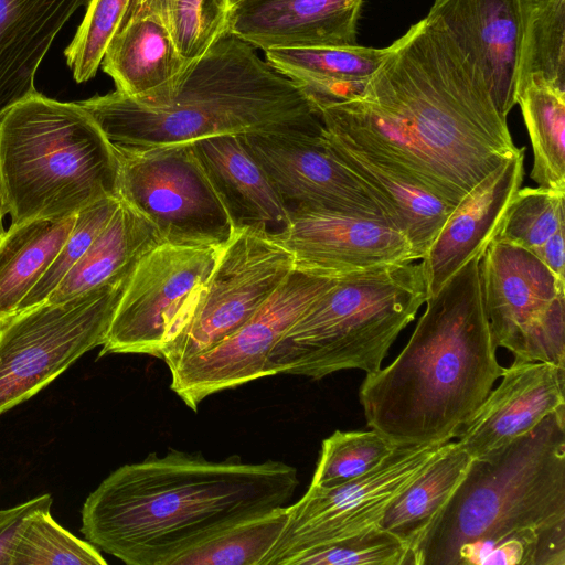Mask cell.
<instances>
[{"label": "cell", "instance_id": "obj_1", "mask_svg": "<svg viewBox=\"0 0 565 565\" xmlns=\"http://www.w3.org/2000/svg\"><path fill=\"white\" fill-rule=\"evenodd\" d=\"M328 132L371 150L456 206L518 148L477 65L427 14L358 94L317 106Z\"/></svg>", "mask_w": 565, "mask_h": 565}, {"label": "cell", "instance_id": "obj_2", "mask_svg": "<svg viewBox=\"0 0 565 565\" xmlns=\"http://www.w3.org/2000/svg\"><path fill=\"white\" fill-rule=\"evenodd\" d=\"M298 484L297 468L279 460L152 452L114 470L87 497L81 531L128 565H172L233 524L287 505Z\"/></svg>", "mask_w": 565, "mask_h": 565}, {"label": "cell", "instance_id": "obj_3", "mask_svg": "<svg viewBox=\"0 0 565 565\" xmlns=\"http://www.w3.org/2000/svg\"><path fill=\"white\" fill-rule=\"evenodd\" d=\"M483 253L426 298L403 350L360 386L367 427L397 447L456 439L501 376L480 284Z\"/></svg>", "mask_w": 565, "mask_h": 565}, {"label": "cell", "instance_id": "obj_4", "mask_svg": "<svg viewBox=\"0 0 565 565\" xmlns=\"http://www.w3.org/2000/svg\"><path fill=\"white\" fill-rule=\"evenodd\" d=\"M521 540L537 565H565V406L534 429L472 458L444 509L413 546V565L480 564Z\"/></svg>", "mask_w": 565, "mask_h": 565}, {"label": "cell", "instance_id": "obj_5", "mask_svg": "<svg viewBox=\"0 0 565 565\" xmlns=\"http://www.w3.org/2000/svg\"><path fill=\"white\" fill-rule=\"evenodd\" d=\"M230 32L190 64L169 102L146 105L116 89L78 102L108 140L126 147L193 142L221 135L318 131L301 86Z\"/></svg>", "mask_w": 565, "mask_h": 565}, {"label": "cell", "instance_id": "obj_6", "mask_svg": "<svg viewBox=\"0 0 565 565\" xmlns=\"http://www.w3.org/2000/svg\"><path fill=\"white\" fill-rule=\"evenodd\" d=\"M117 182L113 142L78 102L35 92L0 116V198L13 224L71 217L117 195Z\"/></svg>", "mask_w": 565, "mask_h": 565}, {"label": "cell", "instance_id": "obj_7", "mask_svg": "<svg viewBox=\"0 0 565 565\" xmlns=\"http://www.w3.org/2000/svg\"><path fill=\"white\" fill-rule=\"evenodd\" d=\"M426 298L420 263L338 277L278 341L269 374L321 380L344 370L375 373Z\"/></svg>", "mask_w": 565, "mask_h": 565}, {"label": "cell", "instance_id": "obj_8", "mask_svg": "<svg viewBox=\"0 0 565 565\" xmlns=\"http://www.w3.org/2000/svg\"><path fill=\"white\" fill-rule=\"evenodd\" d=\"M295 269L271 231L236 226L206 282L170 324L160 349L169 370L237 331Z\"/></svg>", "mask_w": 565, "mask_h": 565}, {"label": "cell", "instance_id": "obj_9", "mask_svg": "<svg viewBox=\"0 0 565 565\" xmlns=\"http://www.w3.org/2000/svg\"><path fill=\"white\" fill-rule=\"evenodd\" d=\"M131 275L61 302L44 301L0 323V414L104 343Z\"/></svg>", "mask_w": 565, "mask_h": 565}, {"label": "cell", "instance_id": "obj_10", "mask_svg": "<svg viewBox=\"0 0 565 565\" xmlns=\"http://www.w3.org/2000/svg\"><path fill=\"white\" fill-rule=\"evenodd\" d=\"M117 195L146 216L162 242L223 246L236 227L194 143L115 145Z\"/></svg>", "mask_w": 565, "mask_h": 565}, {"label": "cell", "instance_id": "obj_11", "mask_svg": "<svg viewBox=\"0 0 565 565\" xmlns=\"http://www.w3.org/2000/svg\"><path fill=\"white\" fill-rule=\"evenodd\" d=\"M479 275L495 345L515 362L565 367V284L532 252L494 238Z\"/></svg>", "mask_w": 565, "mask_h": 565}, {"label": "cell", "instance_id": "obj_12", "mask_svg": "<svg viewBox=\"0 0 565 565\" xmlns=\"http://www.w3.org/2000/svg\"><path fill=\"white\" fill-rule=\"evenodd\" d=\"M451 441L397 447L377 467L348 482L333 487L309 484L296 503L286 507L285 525L263 565H285L302 551L380 525L392 501Z\"/></svg>", "mask_w": 565, "mask_h": 565}, {"label": "cell", "instance_id": "obj_13", "mask_svg": "<svg viewBox=\"0 0 565 565\" xmlns=\"http://www.w3.org/2000/svg\"><path fill=\"white\" fill-rule=\"evenodd\" d=\"M337 279L295 268L231 337L170 369V388L196 412L213 394L270 376L269 356L278 341Z\"/></svg>", "mask_w": 565, "mask_h": 565}, {"label": "cell", "instance_id": "obj_14", "mask_svg": "<svg viewBox=\"0 0 565 565\" xmlns=\"http://www.w3.org/2000/svg\"><path fill=\"white\" fill-rule=\"evenodd\" d=\"M223 246L162 242L149 250L134 269L99 356L146 354L159 358L170 324L206 282Z\"/></svg>", "mask_w": 565, "mask_h": 565}, {"label": "cell", "instance_id": "obj_15", "mask_svg": "<svg viewBox=\"0 0 565 565\" xmlns=\"http://www.w3.org/2000/svg\"><path fill=\"white\" fill-rule=\"evenodd\" d=\"M289 210L305 207L388 220L377 201L318 131L241 135Z\"/></svg>", "mask_w": 565, "mask_h": 565}, {"label": "cell", "instance_id": "obj_16", "mask_svg": "<svg viewBox=\"0 0 565 565\" xmlns=\"http://www.w3.org/2000/svg\"><path fill=\"white\" fill-rule=\"evenodd\" d=\"M271 234L291 253L296 269L321 276L417 260L406 236L381 216L295 207Z\"/></svg>", "mask_w": 565, "mask_h": 565}, {"label": "cell", "instance_id": "obj_17", "mask_svg": "<svg viewBox=\"0 0 565 565\" xmlns=\"http://www.w3.org/2000/svg\"><path fill=\"white\" fill-rule=\"evenodd\" d=\"M500 379L456 438L471 458L529 433L548 414L565 406L563 366L513 361L503 367Z\"/></svg>", "mask_w": 565, "mask_h": 565}, {"label": "cell", "instance_id": "obj_18", "mask_svg": "<svg viewBox=\"0 0 565 565\" xmlns=\"http://www.w3.org/2000/svg\"><path fill=\"white\" fill-rule=\"evenodd\" d=\"M522 147L477 183L452 209L420 259L427 297L435 295L497 235L524 175Z\"/></svg>", "mask_w": 565, "mask_h": 565}, {"label": "cell", "instance_id": "obj_19", "mask_svg": "<svg viewBox=\"0 0 565 565\" xmlns=\"http://www.w3.org/2000/svg\"><path fill=\"white\" fill-rule=\"evenodd\" d=\"M364 0H245L227 32L256 50L356 44Z\"/></svg>", "mask_w": 565, "mask_h": 565}, {"label": "cell", "instance_id": "obj_20", "mask_svg": "<svg viewBox=\"0 0 565 565\" xmlns=\"http://www.w3.org/2000/svg\"><path fill=\"white\" fill-rule=\"evenodd\" d=\"M427 14L479 67L498 111L507 117L516 105V0H434Z\"/></svg>", "mask_w": 565, "mask_h": 565}, {"label": "cell", "instance_id": "obj_21", "mask_svg": "<svg viewBox=\"0 0 565 565\" xmlns=\"http://www.w3.org/2000/svg\"><path fill=\"white\" fill-rule=\"evenodd\" d=\"M190 64L164 21L130 3L105 50L100 67L120 94L141 104L161 105L174 95Z\"/></svg>", "mask_w": 565, "mask_h": 565}, {"label": "cell", "instance_id": "obj_22", "mask_svg": "<svg viewBox=\"0 0 565 565\" xmlns=\"http://www.w3.org/2000/svg\"><path fill=\"white\" fill-rule=\"evenodd\" d=\"M321 134L332 152L382 206L388 221L406 236L417 260L423 259L455 206L380 154L323 127Z\"/></svg>", "mask_w": 565, "mask_h": 565}, {"label": "cell", "instance_id": "obj_23", "mask_svg": "<svg viewBox=\"0 0 565 565\" xmlns=\"http://www.w3.org/2000/svg\"><path fill=\"white\" fill-rule=\"evenodd\" d=\"M88 0H0V116L36 92L55 38Z\"/></svg>", "mask_w": 565, "mask_h": 565}, {"label": "cell", "instance_id": "obj_24", "mask_svg": "<svg viewBox=\"0 0 565 565\" xmlns=\"http://www.w3.org/2000/svg\"><path fill=\"white\" fill-rule=\"evenodd\" d=\"M206 172L222 194L236 226H284L289 207L241 135L193 141ZM269 230V228H268Z\"/></svg>", "mask_w": 565, "mask_h": 565}, {"label": "cell", "instance_id": "obj_25", "mask_svg": "<svg viewBox=\"0 0 565 565\" xmlns=\"http://www.w3.org/2000/svg\"><path fill=\"white\" fill-rule=\"evenodd\" d=\"M160 243L157 227L120 199L107 225L45 301L61 302L132 274Z\"/></svg>", "mask_w": 565, "mask_h": 565}, {"label": "cell", "instance_id": "obj_26", "mask_svg": "<svg viewBox=\"0 0 565 565\" xmlns=\"http://www.w3.org/2000/svg\"><path fill=\"white\" fill-rule=\"evenodd\" d=\"M265 60L296 82L316 107L358 94L387 54V46L270 49Z\"/></svg>", "mask_w": 565, "mask_h": 565}, {"label": "cell", "instance_id": "obj_27", "mask_svg": "<svg viewBox=\"0 0 565 565\" xmlns=\"http://www.w3.org/2000/svg\"><path fill=\"white\" fill-rule=\"evenodd\" d=\"M76 214L11 223L0 241V323L18 311L70 235Z\"/></svg>", "mask_w": 565, "mask_h": 565}, {"label": "cell", "instance_id": "obj_28", "mask_svg": "<svg viewBox=\"0 0 565 565\" xmlns=\"http://www.w3.org/2000/svg\"><path fill=\"white\" fill-rule=\"evenodd\" d=\"M471 457L456 441L388 505L380 526L412 551L463 479Z\"/></svg>", "mask_w": 565, "mask_h": 565}, {"label": "cell", "instance_id": "obj_29", "mask_svg": "<svg viewBox=\"0 0 565 565\" xmlns=\"http://www.w3.org/2000/svg\"><path fill=\"white\" fill-rule=\"evenodd\" d=\"M533 150L530 177L539 186L565 191V89L540 75L516 93Z\"/></svg>", "mask_w": 565, "mask_h": 565}, {"label": "cell", "instance_id": "obj_30", "mask_svg": "<svg viewBox=\"0 0 565 565\" xmlns=\"http://www.w3.org/2000/svg\"><path fill=\"white\" fill-rule=\"evenodd\" d=\"M516 93L533 75L565 89V0H516Z\"/></svg>", "mask_w": 565, "mask_h": 565}, {"label": "cell", "instance_id": "obj_31", "mask_svg": "<svg viewBox=\"0 0 565 565\" xmlns=\"http://www.w3.org/2000/svg\"><path fill=\"white\" fill-rule=\"evenodd\" d=\"M286 507L233 524L181 554L172 565H263L285 525Z\"/></svg>", "mask_w": 565, "mask_h": 565}, {"label": "cell", "instance_id": "obj_32", "mask_svg": "<svg viewBox=\"0 0 565 565\" xmlns=\"http://www.w3.org/2000/svg\"><path fill=\"white\" fill-rule=\"evenodd\" d=\"M130 3L164 21L189 63L227 32L228 0H131Z\"/></svg>", "mask_w": 565, "mask_h": 565}, {"label": "cell", "instance_id": "obj_33", "mask_svg": "<svg viewBox=\"0 0 565 565\" xmlns=\"http://www.w3.org/2000/svg\"><path fill=\"white\" fill-rule=\"evenodd\" d=\"M565 191L520 188L494 236L533 254L565 226Z\"/></svg>", "mask_w": 565, "mask_h": 565}, {"label": "cell", "instance_id": "obj_34", "mask_svg": "<svg viewBox=\"0 0 565 565\" xmlns=\"http://www.w3.org/2000/svg\"><path fill=\"white\" fill-rule=\"evenodd\" d=\"M397 448L381 433L371 429L335 430L321 443V450L310 484L333 487L377 467Z\"/></svg>", "mask_w": 565, "mask_h": 565}, {"label": "cell", "instance_id": "obj_35", "mask_svg": "<svg viewBox=\"0 0 565 565\" xmlns=\"http://www.w3.org/2000/svg\"><path fill=\"white\" fill-rule=\"evenodd\" d=\"M88 541H83L40 511L25 523L12 556V565H106Z\"/></svg>", "mask_w": 565, "mask_h": 565}, {"label": "cell", "instance_id": "obj_36", "mask_svg": "<svg viewBox=\"0 0 565 565\" xmlns=\"http://www.w3.org/2000/svg\"><path fill=\"white\" fill-rule=\"evenodd\" d=\"M285 565H413L409 547L376 525L362 533L302 551Z\"/></svg>", "mask_w": 565, "mask_h": 565}, {"label": "cell", "instance_id": "obj_37", "mask_svg": "<svg viewBox=\"0 0 565 565\" xmlns=\"http://www.w3.org/2000/svg\"><path fill=\"white\" fill-rule=\"evenodd\" d=\"M119 203V196H106L84 207L76 214L68 237L46 271L21 301L17 313L38 306L49 298L107 225Z\"/></svg>", "mask_w": 565, "mask_h": 565}, {"label": "cell", "instance_id": "obj_38", "mask_svg": "<svg viewBox=\"0 0 565 565\" xmlns=\"http://www.w3.org/2000/svg\"><path fill=\"white\" fill-rule=\"evenodd\" d=\"M131 0H88L84 19L64 51L76 83L95 77L105 50L120 26Z\"/></svg>", "mask_w": 565, "mask_h": 565}, {"label": "cell", "instance_id": "obj_39", "mask_svg": "<svg viewBox=\"0 0 565 565\" xmlns=\"http://www.w3.org/2000/svg\"><path fill=\"white\" fill-rule=\"evenodd\" d=\"M53 499L42 494L17 507L0 510V565H12V556L28 520L40 511H51Z\"/></svg>", "mask_w": 565, "mask_h": 565}, {"label": "cell", "instance_id": "obj_40", "mask_svg": "<svg viewBox=\"0 0 565 565\" xmlns=\"http://www.w3.org/2000/svg\"><path fill=\"white\" fill-rule=\"evenodd\" d=\"M535 255L547 266L559 282L565 284L564 231L555 234Z\"/></svg>", "mask_w": 565, "mask_h": 565}, {"label": "cell", "instance_id": "obj_41", "mask_svg": "<svg viewBox=\"0 0 565 565\" xmlns=\"http://www.w3.org/2000/svg\"><path fill=\"white\" fill-rule=\"evenodd\" d=\"M6 211H4V207H3V204H2V201H1V198H0V241L4 234V227H3V216L6 215Z\"/></svg>", "mask_w": 565, "mask_h": 565}, {"label": "cell", "instance_id": "obj_42", "mask_svg": "<svg viewBox=\"0 0 565 565\" xmlns=\"http://www.w3.org/2000/svg\"><path fill=\"white\" fill-rule=\"evenodd\" d=\"M243 1H245V0H228V9L231 10L233 7L239 4Z\"/></svg>", "mask_w": 565, "mask_h": 565}]
</instances>
